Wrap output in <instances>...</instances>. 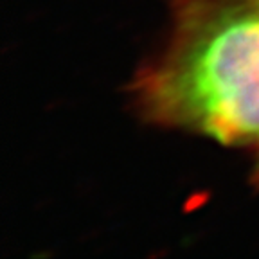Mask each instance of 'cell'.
<instances>
[{
    "label": "cell",
    "instance_id": "6da1fadb",
    "mask_svg": "<svg viewBox=\"0 0 259 259\" xmlns=\"http://www.w3.org/2000/svg\"><path fill=\"white\" fill-rule=\"evenodd\" d=\"M137 92L158 124L259 148V0H184Z\"/></svg>",
    "mask_w": 259,
    "mask_h": 259
},
{
    "label": "cell",
    "instance_id": "7a4b0ae2",
    "mask_svg": "<svg viewBox=\"0 0 259 259\" xmlns=\"http://www.w3.org/2000/svg\"><path fill=\"white\" fill-rule=\"evenodd\" d=\"M254 173H255V178H257V182H259V160H257V166H255V171H254Z\"/></svg>",
    "mask_w": 259,
    "mask_h": 259
}]
</instances>
